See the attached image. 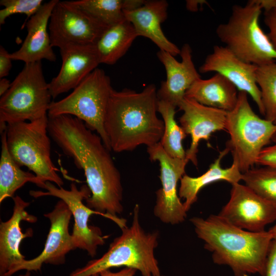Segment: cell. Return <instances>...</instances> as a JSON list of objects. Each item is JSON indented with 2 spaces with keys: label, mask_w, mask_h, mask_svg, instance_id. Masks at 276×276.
Returning a JSON list of instances; mask_svg holds the SVG:
<instances>
[{
  "label": "cell",
  "mask_w": 276,
  "mask_h": 276,
  "mask_svg": "<svg viewBox=\"0 0 276 276\" xmlns=\"http://www.w3.org/2000/svg\"><path fill=\"white\" fill-rule=\"evenodd\" d=\"M0 158V203L9 197H13L15 192L30 182L43 188L45 183L35 175L25 171L12 158L8 151L5 131L1 133Z\"/></svg>",
  "instance_id": "cell-25"
},
{
  "label": "cell",
  "mask_w": 276,
  "mask_h": 276,
  "mask_svg": "<svg viewBox=\"0 0 276 276\" xmlns=\"http://www.w3.org/2000/svg\"><path fill=\"white\" fill-rule=\"evenodd\" d=\"M268 231L271 234L273 239H276V223Z\"/></svg>",
  "instance_id": "cell-38"
},
{
  "label": "cell",
  "mask_w": 276,
  "mask_h": 276,
  "mask_svg": "<svg viewBox=\"0 0 276 276\" xmlns=\"http://www.w3.org/2000/svg\"><path fill=\"white\" fill-rule=\"evenodd\" d=\"M57 187L51 182L46 181L43 188L46 192L32 190L30 191V195L35 198L51 196L63 200L69 208L74 219L71 234L74 249L79 248L85 250L89 256L94 257L98 247L105 244L106 237L103 235L99 227L88 224L91 215L99 214L83 202L84 199L90 196L88 187L83 185L78 189L74 182L71 184L69 190Z\"/></svg>",
  "instance_id": "cell-10"
},
{
  "label": "cell",
  "mask_w": 276,
  "mask_h": 276,
  "mask_svg": "<svg viewBox=\"0 0 276 276\" xmlns=\"http://www.w3.org/2000/svg\"><path fill=\"white\" fill-rule=\"evenodd\" d=\"M203 4L208 5V3L204 0L187 1L186 7L188 10L195 12L198 10V6H202Z\"/></svg>",
  "instance_id": "cell-35"
},
{
  "label": "cell",
  "mask_w": 276,
  "mask_h": 276,
  "mask_svg": "<svg viewBox=\"0 0 276 276\" xmlns=\"http://www.w3.org/2000/svg\"><path fill=\"white\" fill-rule=\"evenodd\" d=\"M31 275V273L29 271H27L25 274H20L19 275V276H30Z\"/></svg>",
  "instance_id": "cell-39"
},
{
  "label": "cell",
  "mask_w": 276,
  "mask_h": 276,
  "mask_svg": "<svg viewBox=\"0 0 276 276\" xmlns=\"http://www.w3.org/2000/svg\"><path fill=\"white\" fill-rule=\"evenodd\" d=\"M264 276H276V239L272 240L270 245Z\"/></svg>",
  "instance_id": "cell-32"
},
{
  "label": "cell",
  "mask_w": 276,
  "mask_h": 276,
  "mask_svg": "<svg viewBox=\"0 0 276 276\" xmlns=\"http://www.w3.org/2000/svg\"><path fill=\"white\" fill-rule=\"evenodd\" d=\"M136 271V270L134 269L124 267L117 272H112L110 269H106L95 273L90 276H134Z\"/></svg>",
  "instance_id": "cell-34"
},
{
  "label": "cell",
  "mask_w": 276,
  "mask_h": 276,
  "mask_svg": "<svg viewBox=\"0 0 276 276\" xmlns=\"http://www.w3.org/2000/svg\"><path fill=\"white\" fill-rule=\"evenodd\" d=\"M262 8L258 0L232 8L227 21L219 25V39L243 61L257 66L276 60V51L259 25Z\"/></svg>",
  "instance_id": "cell-5"
},
{
  "label": "cell",
  "mask_w": 276,
  "mask_h": 276,
  "mask_svg": "<svg viewBox=\"0 0 276 276\" xmlns=\"http://www.w3.org/2000/svg\"><path fill=\"white\" fill-rule=\"evenodd\" d=\"M168 4L165 0L145 1L140 7L125 11V18L133 26L138 36L150 39L160 50L173 56L180 55V49L165 35L161 24L167 18Z\"/></svg>",
  "instance_id": "cell-21"
},
{
  "label": "cell",
  "mask_w": 276,
  "mask_h": 276,
  "mask_svg": "<svg viewBox=\"0 0 276 276\" xmlns=\"http://www.w3.org/2000/svg\"><path fill=\"white\" fill-rule=\"evenodd\" d=\"M48 130L64 154L83 170L91 194L86 205L120 225L124 221L118 217L124 209L121 174L101 137L67 114L49 118Z\"/></svg>",
  "instance_id": "cell-1"
},
{
  "label": "cell",
  "mask_w": 276,
  "mask_h": 276,
  "mask_svg": "<svg viewBox=\"0 0 276 276\" xmlns=\"http://www.w3.org/2000/svg\"><path fill=\"white\" fill-rule=\"evenodd\" d=\"M176 107L163 100L158 101L157 111L161 114L164 123V131L160 143L165 151L171 157L186 158L182 141L187 136L175 119Z\"/></svg>",
  "instance_id": "cell-26"
},
{
  "label": "cell",
  "mask_w": 276,
  "mask_h": 276,
  "mask_svg": "<svg viewBox=\"0 0 276 276\" xmlns=\"http://www.w3.org/2000/svg\"><path fill=\"white\" fill-rule=\"evenodd\" d=\"M12 59L9 53L3 46L0 47V78H5L12 67Z\"/></svg>",
  "instance_id": "cell-33"
},
{
  "label": "cell",
  "mask_w": 276,
  "mask_h": 276,
  "mask_svg": "<svg viewBox=\"0 0 276 276\" xmlns=\"http://www.w3.org/2000/svg\"><path fill=\"white\" fill-rule=\"evenodd\" d=\"M51 98L41 61L25 64L1 97V134L9 124L32 122L48 116Z\"/></svg>",
  "instance_id": "cell-6"
},
{
  "label": "cell",
  "mask_w": 276,
  "mask_h": 276,
  "mask_svg": "<svg viewBox=\"0 0 276 276\" xmlns=\"http://www.w3.org/2000/svg\"><path fill=\"white\" fill-rule=\"evenodd\" d=\"M248 94L239 91L235 107L227 112L225 130L230 139L227 148L244 173L256 164L261 151L271 142L276 132V124L259 117L252 110Z\"/></svg>",
  "instance_id": "cell-8"
},
{
  "label": "cell",
  "mask_w": 276,
  "mask_h": 276,
  "mask_svg": "<svg viewBox=\"0 0 276 276\" xmlns=\"http://www.w3.org/2000/svg\"><path fill=\"white\" fill-rule=\"evenodd\" d=\"M113 89L110 79L102 69L97 68L63 99L52 101L49 118L70 115L82 121L91 131H96L106 148L111 150L104 122Z\"/></svg>",
  "instance_id": "cell-7"
},
{
  "label": "cell",
  "mask_w": 276,
  "mask_h": 276,
  "mask_svg": "<svg viewBox=\"0 0 276 276\" xmlns=\"http://www.w3.org/2000/svg\"><path fill=\"white\" fill-rule=\"evenodd\" d=\"M48 120L46 116L32 122L8 124L7 145L10 155L20 167H27L43 183L50 181L61 187L63 181L51 159Z\"/></svg>",
  "instance_id": "cell-9"
},
{
  "label": "cell",
  "mask_w": 276,
  "mask_h": 276,
  "mask_svg": "<svg viewBox=\"0 0 276 276\" xmlns=\"http://www.w3.org/2000/svg\"><path fill=\"white\" fill-rule=\"evenodd\" d=\"M59 50L61 67L49 83L53 99L74 89L100 64L94 44L70 45Z\"/></svg>",
  "instance_id": "cell-19"
},
{
  "label": "cell",
  "mask_w": 276,
  "mask_h": 276,
  "mask_svg": "<svg viewBox=\"0 0 276 276\" xmlns=\"http://www.w3.org/2000/svg\"><path fill=\"white\" fill-rule=\"evenodd\" d=\"M58 0L44 3L39 11L22 26L26 25L27 34L21 47L10 53L12 60L21 61L25 64L45 59L55 61L50 36L49 24L52 11Z\"/></svg>",
  "instance_id": "cell-20"
},
{
  "label": "cell",
  "mask_w": 276,
  "mask_h": 276,
  "mask_svg": "<svg viewBox=\"0 0 276 276\" xmlns=\"http://www.w3.org/2000/svg\"><path fill=\"white\" fill-rule=\"evenodd\" d=\"M73 3L101 24L109 26L125 19V0H78Z\"/></svg>",
  "instance_id": "cell-27"
},
{
  "label": "cell",
  "mask_w": 276,
  "mask_h": 276,
  "mask_svg": "<svg viewBox=\"0 0 276 276\" xmlns=\"http://www.w3.org/2000/svg\"><path fill=\"white\" fill-rule=\"evenodd\" d=\"M238 93L239 90L231 82L216 73L209 79L200 78L196 81L187 90L185 97L204 106L228 112L235 107Z\"/></svg>",
  "instance_id": "cell-23"
},
{
  "label": "cell",
  "mask_w": 276,
  "mask_h": 276,
  "mask_svg": "<svg viewBox=\"0 0 276 276\" xmlns=\"http://www.w3.org/2000/svg\"><path fill=\"white\" fill-rule=\"evenodd\" d=\"M261 8L265 11L276 10V0H258Z\"/></svg>",
  "instance_id": "cell-36"
},
{
  "label": "cell",
  "mask_w": 276,
  "mask_h": 276,
  "mask_svg": "<svg viewBox=\"0 0 276 276\" xmlns=\"http://www.w3.org/2000/svg\"><path fill=\"white\" fill-rule=\"evenodd\" d=\"M71 1H58L49 21V32L53 47L94 44L107 27Z\"/></svg>",
  "instance_id": "cell-12"
},
{
  "label": "cell",
  "mask_w": 276,
  "mask_h": 276,
  "mask_svg": "<svg viewBox=\"0 0 276 276\" xmlns=\"http://www.w3.org/2000/svg\"><path fill=\"white\" fill-rule=\"evenodd\" d=\"M256 80L261 92L264 118L274 122L276 119L275 61L257 66Z\"/></svg>",
  "instance_id": "cell-28"
},
{
  "label": "cell",
  "mask_w": 276,
  "mask_h": 276,
  "mask_svg": "<svg viewBox=\"0 0 276 276\" xmlns=\"http://www.w3.org/2000/svg\"><path fill=\"white\" fill-rule=\"evenodd\" d=\"M158 101L154 84L140 92L113 89L104 122L111 150L129 151L140 145L148 147L160 142L164 123L157 116Z\"/></svg>",
  "instance_id": "cell-2"
},
{
  "label": "cell",
  "mask_w": 276,
  "mask_h": 276,
  "mask_svg": "<svg viewBox=\"0 0 276 276\" xmlns=\"http://www.w3.org/2000/svg\"><path fill=\"white\" fill-rule=\"evenodd\" d=\"M229 152L227 148L220 151L218 157L202 175L191 177L185 174L181 178L178 195L180 198L185 200L183 204L187 212L197 201L199 192L206 185L219 180H225L231 185L242 180V173L236 161L233 160L232 166L229 168H223L221 167L222 158Z\"/></svg>",
  "instance_id": "cell-22"
},
{
  "label": "cell",
  "mask_w": 276,
  "mask_h": 276,
  "mask_svg": "<svg viewBox=\"0 0 276 276\" xmlns=\"http://www.w3.org/2000/svg\"><path fill=\"white\" fill-rule=\"evenodd\" d=\"M14 206L10 218L1 221L0 224V275L12 276L14 268L25 260V257L19 250L21 241L33 236V232L29 228L23 233L20 226V222L30 223L37 221V217L29 214L25 209L30 205L20 196L13 198Z\"/></svg>",
  "instance_id": "cell-18"
},
{
  "label": "cell",
  "mask_w": 276,
  "mask_h": 276,
  "mask_svg": "<svg viewBox=\"0 0 276 276\" xmlns=\"http://www.w3.org/2000/svg\"><path fill=\"white\" fill-rule=\"evenodd\" d=\"M51 223L49 232L41 253L36 258L25 260L13 271V274L21 270H40L43 264H63L65 256L74 250L69 225L72 213L67 204L60 199L50 212L44 214Z\"/></svg>",
  "instance_id": "cell-14"
},
{
  "label": "cell",
  "mask_w": 276,
  "mask_h": 276,
  "mask_svg": "<svg viewBox=\"0 0 276 276\" xmlns=\"http://www.w3.org/2000/svg\"><path fill=\"white\" fill-rule=\"evenodd\" d=\"M137 37L133 26L126 18L108 26L94 44L100 64H115L126 54Z\"/></svg>",
  "instance_id": "cell-24"
},
{
  "label": "cell",
  "mask_w": 276,
  "mask_h": 276,
  "mask_svg": "<svg viewBox=\"0 0 276 276\" xmlns=\"http://www.w3.org/2000/svg\"><path fill=\"white\" fill-rule=\"evenodd\" d=\"M273 123L276 124V119L275 120V121H274V122Z\"/></svg>",
  "instance_id": "cell-40"
},
{
  "label": "cell",
  "mask_w": 276,
  "mask_h": 276,
  "mask_svg": "<svg viewBox=\"0 0 276 276\" xmlns=\"http://www.w3.org/2000/svg\"><path fill=\"white\" fill-rule=\"evenodd\" d=\"M43 4L42 0H1L0 5L4 8L0 10V25L4 24L8 17L17 13L25 14L28 20Z\"/></svg>",
  "instance_id": "cell-30"
},
{
  "label": "cell",
  "mask_w": 276,
  "mask_h": 276,
  "mask_svg": "<svg viewBox=\"0 0 276 276\" xmlns=\"http://www.w3.org/2000/svg\"><path fill=\"white\" fill-rule=\"evenodd\" d=\"M242 180L256 193L276 205V168H252L242 173Z\"/></svg>",
  "instance_id": "cell-29"
},
{
  "label": "cell",
  "mask_w": 276,
  "mask_h": 276,
  "mask_svg": "<svg viewBox=\"0 0 276 276\" xmlns=\"http://www.w3.org/2000/svg\"><path fill=\"white\" fill-rule=\"evenodd\" d=\"M11 85L10 81L5 78L0 79V96L4 95L10 88Z\"/></svg>",
  "instance_id": "cell-37"
},
{
  "label": "cell",
  "mask_w": 276,
  "mask_h": 276,
  "mask_svg": "<svg viewBox=\"0 0 276 276\" xmlns=\"http://www.w3.org/2000/svg\"><path fill=\"white\" fill-rule=\"evenodd\" d=\"M257 65L246 62L225 46L215 45L199 68V72H214L227 79L238 89L249 95L260 112L264 116V109L260 89L256 83Z\"/></svg>",
  "instance_id": "cell-15"
},
{
  "label": "cell",
  "mask_w": 276,
  "mask_h": 276,
  "mask_svg": "<svg viewBox=\"0 0 276 276\" xmlns=\"http://www.w3.org/2000/svg\"><path fill=\"white\" fill-rule=\"evenodd\" d=\"M140 207L135 205L130 226L121 229L108 250L100 258L92 260L83 267L74 270L69 276H90L113 267H125L139 270L142 276L161 274L154 250L158 244L157 231L146 232L140 222Z\"/></svg>",
  "instance_id": "cell-4"
},
{
  "label": "cell",
  "mask_w": 276,
  "mask_h": 276,
  "mask_svg": "<svg viewBox=\"0 0 276 276\" xmlns=\"http://www.w3.org/2000/svg\"><path fill=\"white\" fill-rule=\"evenodd\" d=\"M180 55L181 60L179 62L165 51L159 50L157 53L166 72V79L162 82L157 91L158 100L169 102L176 107L185 98L187 90L201 78L195 66L192 49L188 43L181 47Z\"/></svg>",
  "instance_id": "cell-17"
},
{
  "label": "cell",
  "mask_w": 276,
  "mask_h": 276,
  "mask_svg": "<svg viewBox=\"0 0 276 276\" xmlns=\"http://www.w3.org/2000/svg\"><path fill=\"white\" fill-rule=\"evenodd\" d=\"M190 221L214 263L229 266L234 276H264L273 238L268 231L251 232L240 228L219 215Z\"/></svg>",
  "instance_id": "cell-3"
},
{
  "label": "cell",
  "mask_w": 276,
  "mask_h": 276,
  "mask_svg": "<svg viewBox=\"0 0 276 276\" xmlns=\"http://www.w3.org/2000/svg\"><path fill=\"white\" fill-rule=\"evenodd\" d=\"M273 144L265 147L258 156L256 165L276 168V132L271 139Z\"/></svg>",
  "instance_id": "cell-31"
},
{
  "label": "cell",
  "mask_w": 276,
  "mask_h": 276,
  "mask_svg": "<svg viewBox=\"0 0 276 276\" xmlns=\"http://www.w3.org/2000/svg\"><path fill=\"white\" fill-rule=\"evenodd\" d=\"M218 215L240 228L261 232L276 221V205L238 182L232 185L229 200Z\"/></svg>",
  "instance_id": "cell-13"
},
{
  "label": "cell",
  "mask_w": 276,
  "mask_h": 276,
  "mask_svg": "<svg viewBox=\"0 0 276 276\" xmlns=\"http://www.w3.org/2000/svg\"><path fill=\"white\" fill-rule=\"evenodd\" d=\"M178 107L183 111L179 119L180 126L191 137L190 147L186 151V158L197 166L200 141H209L213 133L225 130L227 111L204 106L186 97Z\"/></svg>",
  "instance_id": "cell-16"
},
{
  "label": "cell",
  "mask_w": 276,
  "mask_h": 276,
  "mask_svg": "<svg viewBox=\"0 0 276 276\" xmlns=\"http://www.w3.org/2000/svg\"><path fill=\"white\" fill-rule=\"evenodd\" d=\"M149 159L157 161L160 166L159 178L162 187L156 192V201L153 214L162 222L171 225L185 220L187 211L177 191V183L185 174V168L189 162L173 158L164 150L160 142L147 147Z\"/></svg>",
  "instance_id": "cell-11"
}]
</instances>
